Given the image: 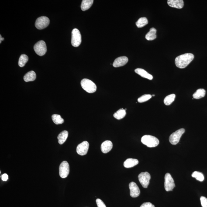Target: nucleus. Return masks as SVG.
Instances as JSON below:
<instances>
[{"label":"nucleus","mask_w":207,"mask_h":207,"mask_svg":"<svg viewBox=\"0 0 207 207\" xmlns=\"http://www.w3.org/2000/svg\"><path fill=\"white\" fill-rule=\"evenodd\" d=\"M165 189L167 191H172L175 187L174 181L171 174L169 173H167L165 177Z\"/></svg>","instance_id":"0eeeda50"},{"label":"nucleus","mask_w":207,"mask_h":207,"mask_svg":"<svg viewBox=\"0 0 207 207\" xmlns=\"http://www.w3.org/2000/svg\"><path fill=\"white\" fill-rule=\"evenodd\" d=\"M34 50L36 54L39 56L44 55L47 51L45 42L43 40L37 42L34 46Z\"/></svg>","instance_id":"39448f33"},{"label":"nucleus","mask_w":207,"mask_h":207,"mask_svg":"<svg viewBox=\"0 0 207 207\" xmlns=\"http://www.w3.org/2000/svg\"><path fill=\"white\" fill-rule=\"evenodd\" d=\"M155 96V95H152V96Z\"/></svg>","instance_id":"f704fd0d"},{"label":"nucleus","mask_w":207,"mask_h":207,"mask_svg":"<svg viewBox=\"0 0 207 207\" xmlns=\"http://www.w3.org/2000/svg\"><path fill=\"white\" fill-rule=\"evenodd\" d=\"M126 114V110L123 109H120L113 115L114 118L118 120H120L124 118Z\"/></svg>","instance_id":"4be33fe9"},{"label":"nucleus","mask_w":207,"mask_h":207,"mask_svg":"<svg viewBox=\"0 0 207 207\" xmlns=\"http://www.w3.org/2000/svg\"><path fill=\"white\" fill-rule=\"evenodd\" d=\"M8 179V175L6 174H2V180L3 181H6Z\"/></svg>","instance_id":"473e14b6"},{"label":"nucleus","mask_w":207,"mask_h":207,"mask_svg":"<svg viewBox=\"0 0 207 207\" xmlns=\"http://www.w3.org/2000/svg\"><path fill=\"white\" fill-rule=\"evenodd\" d=\"M36 73L33 71L29 72L24 76V80L26 82L29 81H33L36 79Z\"/></svg>","instance_id":"6ab92c4d"},{"label":"nucleus","mask_w":207,"mask_h":207,"mask_svg":"<svg viewBox=\"0 0 207 207\" xmlns=\"http://www.w3.org/2000/svg\"><path fill=\"white\" fill-rule=\"evenodd\" d=\"M148 24V21L146 17H143L140 18L136 22V25L138 28L143 27Z\"/></svg>","instance_id":"393cba45"},{"label":"nucleus","mask_w":207,"mask_h":207,"mask_svg":"<svg viewBox=\"0 0 207 207\" xmlns=\"http://www.w3.org/2000/svg\"><path fill=\"white\" fill-rule=\"evenodd\" d=\"M135 72L139 75H140L141 77H144V78L147 79L149 80L153 79V76L143 69H136L135 70Z\"/></svg>","instance_id":"dca6fc26"},{"label":"nucleus","mask_w":207,"mask_h":207,"mask_svg":"<svg viewBox=\"0 0 207 207\" xmlns=\"http://www.w3.org/2000/svg\"><path fill=\"white\" fill-rule=\"evenodd\" d=\"M205 94V91L203 89H199L197 90L196 92L193 94V98L195 99H199L203 98Z\"/></svg>","instance_id":"5701e85b"},{"label":"nucleus","mask_w":207,"mask_h":207,"mask_svg":"<svg viewBox=\"0 0 207 207\" xmlns=\"http://www.w3.org/2000/svg\"><path fill=\"white\" fill-rule=\"evenodd\" d=\"M113 147V144L110 140H106L103 142L101 145V150L102 153H107L111 150Z\"/></svg>","instance_id":"4468645a"},{"label":"nucleus","mask_w":207,"mask_h":207,"mask_svg":"<svg viewBox=\"0 0 207 207\" xmlns=\"http://www.w3.org/2000/svg\"><path fill=\"white\" fill-rule=\"evenodd\" d=\"M140 207H155V205L150 202H146L142 204Z\"/></svg>","instance_id":"2f4dec72"},{"label":"nucleus","mask_w":207,"mask_h":207,"mask_svg":"<svg viewBox=\"0 0 207 207\" xmlns=\"http://www.w3.org/2000/svg\"><path fill=\"white\" fill-rule=\"evenodd\" d=\"M156 32H157V30L155 28H151L150 31L146 35V40L149 41L155 40L157 38Z\"/></svg>","instance_id":"aec40b11"},{"label":"nucleus","mask_w":207,"mask_h":207,"mask_svg":"<svg viewBox=\"0 0 207 207\" xmlns=\"http://www.w3.org/2000/svg\"><path fill=\"white\" fill-rule=\"evenodd\" d=\"M176 96L174 94H171L165 97L164 100V103L166 105H171L175 99Z\"/></svg>","instance_id":"bb28decb"},{"label":"nucleus","mask_w":207,"mask_h":207,"mask_svg":"<svg viewBox=\"0 0 207 207\" xmlns=\"http://www.w3.org/2000/svg\"><path fill=\"white\" fill-rule=\"evenodd\" d=\"M201 203L202 207H207V198L201 196L200 198Z\"/></svg>","instance_id":"c756f323"},{"label":"nucleus","mask_w":207,"mask_h":207,"mask_svg":"<svg viewBox=\"0 0 207 207\" xmlns=\"http://www.w3.org/2000/svg\"><path fill=\"white\" fill-rule=\"evenodd\" d=\"M29 60V58L26 55H21L19 60V65L20 67H23L25 65Z\"/></svg>","instance_id":"a878e982"},{"label":"nucleus","mask_w":207,"mask_h":207,"mask_svg":"<svg viewBox=\"0 0 207 207\" xmlns=\"http://www.w3.org/2000/svg\"><path fill=\"white\" fill-rule=\"evenodd\" d=\"M152 97V96L150 94H145L138 98V102L139 103L146 102L151 98Z\"/></svg>","instance_id":"c85d7f7f"},{"label":"nucleus","mask_w":207,"mask_h":207,"mask_svg":"<svg viewBox=\"0 0 207 207\" xmlns=\"http://www.w3.org/2000/svg\"><path fill=\"white\" fill-rule=\"evenodd\" d=\"M184 132H185V129L182 128V129H179L174 133H172L170 135L169 138L170 143L171 144L174 145L178 144L180 141V138Z\"/></svg>","instance_id":"423d86ee"},{"label":"nucleus","mask_w":207,"mask_h":207,"mask_svg":"<svg viewBox=\"0 0 207 207\" xmlns=\"http://www.w3.org/2000/svg\"><path fill=\"white\" fill-rule=\"evenodd\" d=\"M81 36L80 31L74 29L72 31L71 44L74 47H77L80 45L81 43Z\"/></svg>","instance_id":"20e7f679"},{"label":"nucleus","mask_w":207,"mask_h":207,"mask_svg":"<svg viewBox=\"0 0 207 207\" xmlns=\"http://www.w3.org/2000/svg\"><path fill=\"white\" fill-rule=\"evenodd\" d=\"M68 132L67 130H64L59 134L58 139L59 144L62 145L65 142L68 137Z\"/></svg>","instance_id":"a211bd4d"},{"label":"nucleus","mask_w":207,"mask_h":207,"mask_svg":"<svg viewBox=\"0 0 207 207\" xmlns=\"http://www.w3.org/2000/svg\"><path fill=\"white\" fill-rule=\"evenodd\" d=\"M141 142L148 147H155L158 146L159 140L157 138L150 135H145L142 136Z\"/></svg>","instance_id":"f03ea898"},{"label":"nucleus","mask_w":207,"mask_h":207,"mask_svg":"<svg viewBox=\"0 0 207 207\" xmlns=\"http://www.w3.org/2000/svg\"><path fill=\"white\" fill-rule=\"evenodd\" d=\"M0 43H1V42L2 41L4 40V38H2V36H1V35H0Z\"/></svg>","instance_id":"72a5a7b5"},{"label":"nucleus","mask_w":207,"mask_h":207,"mask_svg":"<svg viewBox=\"0 0 207 207\" xmlns=\"http://www.w3.org/2000/svg\"><path fill=\"white\" fill-rule=\"evenodd\" d=\"M194 58V55L192 53H187L181 55L175 58L176 65L178 68H185L193 61Z\"/></svg>","instance_id":"f257e3e1"},{"label":"nucleus","mask_w":207,"mask_h":207,"mask_svg":"<svg viewBox=\"0 0 207 207\" xmlns=\"http://www.w3.org/2000/svg\"><path fill=\"white\" fill-rule=\"evenodd\" d=\"M52 118L53 122L56 124H61L64 123V119L61 117V115H60L53 114L52 115Z\"/></svg>","instance_id":"b1692460"},{"label":"nucleus","mask_w":207,"mask_h":207,"mask_svg":"<svg viewBox=\"0 0 207 207\" xmlns=\"http://www.w3.org/2000/svg\"><path fill=\"white\" fill-rule=\"evenodd\" d=\"M129 60L128 58L125 56L117 58L114 61L113 66L114 67H117L124 66L127 63Z\"/></svg>","instance_id":"ddd939ff"},{"label":"nucleus","mask_w":207,"mask_h":207,"mask_svg":"<svg viewBox=\"0 0 207 207\" xmlns=\"http://www.w3.org/2000/svg\"><path fill=\"white\" fill-rule=\"evenodd\" d=\"M96 202L98 207H106L105 204L101 199H96Z\"/></svg>","instance_id":"7c9ffc66"},{"label":"nucleus","mask_w":207,"mask_h":207,"mask_svg":"<svg viewBox=\"0 0 207 207\" xmlns=\"http://www.w3.org/2000/svg\"><path fill=\"white\" fill-rule=\"evenodd\" d=\"M167 3L171 8L181 9L184 6V1L183 0H168Z\"/></svg>","instance_id":"2eb2a0df"},{"label":"nucleus","mask_w":207,"mask_h":207,"mask_svg":"<svg viewBox=\"0 0 207 207\" xmlns=\"http://www.w3.org/2000/svg\"><path fill=\"white\" fill-rule=\"evenodd\" d=\"M93 0H83L81 5V9L83 11H86L89 9L93 3Z\"/></svg>","instance_id":"412c9836"},{"label":"nucleus","mask_w":207,"mask_h":207,"mask_svg":"<svg viewBox=\"0 0 207 207\" xmlns=\"http://www.w3.org/2000/svg\"><path fill=\"white\" fill-rule=\"evenodd\" d=\"M70 173V165L67 161H63L59 167V174L61 178H67Z\"/></svg>","instance_id":"9d476101"},{"label":"nucleus","mask_w":207,"mask_h":207,"mask_svg":"<svg viewBox=\"0 0 207 207\" xmlns=\"http://www.w3.org/2000/svg\"><path fill=\"white\" fill-rule=\"evenodd\" d=\"M130 190V195L132 198H136L140 195V190L137 184L134 182H132L129 184Z\"/></svg>","instance_id":"f8f14e48"},{"label":"nucleus","mask_w":207,"mask_h":207,"mask_svg":"<svg viewBox=\"0 0 207 207\" xmlns=\"http://www.w3.org/2000/svg\"><path fill=\"white\" fill-rule=\"evenodd\" d=\"M89 148V143L87 141L83 142L77 146V152L80 155H84L87 154Z\"/></svg>","instance_id":"9b49d317"},{"label":"nucleus","mask_w":207,"mask_h":207,"mask_svg":"<svg viewBox=\"0 0 207 207\" xmlns=\"http://www.w3.org/2000/svg\"><path fill=\"white\" fill-rule=\"evenodd\" d=\"M81 84L83 89L89 93H93L96 91V85L92 81L88 79H84L82 80Z\"/></svg>","instance_id":"7ed1b4c3"},{"label":"nucleus","mask_w":207,"mask_h":207,"mask_svg":"<svg viewBox=\"0 0 207 207\" xmlns=\"http://www.w3.org/2000/svg\"><path fill=\"white\" fill-rule=\"evenodd\" d=\"M139 182L144 188H147L150 183V174L147 172L140 173L138 176Z\"/></svg>","instance_id":"6e6552de"},{"label":"nucleus","mask_w":207,"mask_h":207,"mask_svg":"<svg viewBox=\"0 0 207 207\" xmlns=\"http://www.w3.org/2000/svg\"><path fill=\"white\" fill-rule=\"evenodd\" d=\"M139 161L136 159L128 158L124 163V166L126 168H130L137 165Z\"/></svg>","instance_id":"f3484780"},{"label":"nucleus","mask_w":207,"mask_h":207,"mask_svg":"<svg viewBox=\"0 0 207 207\" xmlns=\"http://www.w3.org/2000/svg\"><path fill=\"white\" fill-rule=\"evenodd\" d=\"M192 177L200 181H202L204 180L203 174L199 172L195 171L193 173Z\"/></svg>","instance_id":"cd10ccee"},{"label":"nucleus","mask_w":207,"mask_h":207,"mask_svg":"<svg viewBox=\"0 0 207 207\" xmlns=\"http://www.w3.org/2000/svg\"><path fill=\"white\" fill-rule=\"evenodd\" d=\"M50 24V20L45 16L40 17L36 21L35 25L37 29L42 30L47 27Z\"/></svg>","instance_id":"1a4fd4ad"}]
</instances>
